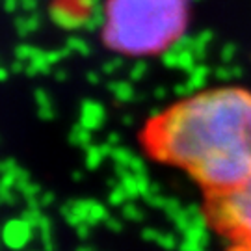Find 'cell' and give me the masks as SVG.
Wrapping results in <instances>:
<instances>
[{
	"mask_svg": "<svg viewBox=\"0 0 251 251\" xmlns=\"http://www.w3.org/2000/svg\"><path fill=\"white\" fill-rule=\"evenodd\" d=\"M140 144L205 198L238 188L251 180V90L216 86L175 100L145 121Z\"/></svg>",
	"mask_w": 251,
	"mask_h": 251,
	"instance_id": "obj_1",
	"label": "cell"
},
{
	"mask_svg": "<svg viewBox=\"0 0 251 251\" xmlns=\"http://www.w3.org/2000/svg\"><path fill=\"white\" fill-rule=\"evenodd\" d=\"M205 216L224 251H251V180L205 198Z\"/></svg>",
	"mask_w": 251,
	"mask_h": 251,
	"instance_id": "obj_3",
	"label": "cell"
},
{
	"mask_svg": "<svg viewBox=\"0 0 251 251\" xmlns=\"http://www.w3.org/2000/svg\"><path fill=\"white\" fill-rule=\"evenodd\" d=\"M188 21L190 0H106L102 43L121 56L149 58L175 45Z\"/></svg>",
	"mask_w": 251,
	"mask_h": 251,
	"instance_id": "obj_2",
	"label": "cell"
}]
</instances>
